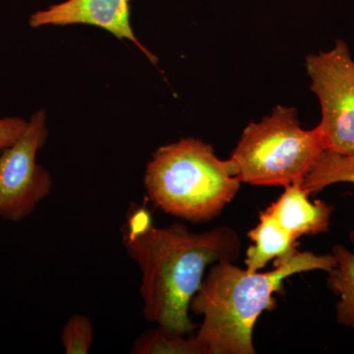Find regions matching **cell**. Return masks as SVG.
<instances>
[{"instance_id": "1", "label": "cell", "mask_w": 354, "mask_h": 354, "mask_svg": "<svg viewBox=\"0 0 354 354\" xmlns=\"http://www.w3.org/2000/svg\"><path fill=\"white\" fill-rule=\"evenodd\" d=\"M125 250L141 272L140 295L148 322L172 335L194 334L190 304L209 266L234 262L241 242L232 228L193 232L183 223L155 227L150 211L133 204L122 227Z\"/></svg>"}, {"instance_id": "2", "label": "cell", "mask_w": 354, "mask_h": 354, "mask_svg": "<svg viewBox=\"0 0 354 354\" xmlns=\"http://www.w3.org/2000/svg\"><path fill=\"white\" fill-rule=\"evenodd\" d=\"M337 265L334 254L318 255L298 250L274 261V269L250 272L234 262L212 265L190 304V311L203 316L193 334L202 354H254L253 330L266 310L276 306L274 293L288 277L300 272H329Z\"/></svg>"}, {"instance_id": "3", "label": "cell", "mask_w": 354, "mask_h": 354, "mask_svg": "<svg viewBox=\"0 0 354 354\" xmlns=\"http://www.w3.org/2000/svg\"><path fill=\"white\" fill-rule=\"evenodd\" d=\"M144 185L147 197L158 209L203 223L220 215L236 196L241 181L230 158L221 160L202 140L184 138L153 153Z\"/></svg>"}, {"instance_id": "4", "label": "cell", "mask_w": 354, "mask_h": 354, "mask_svg": "<svg viewBox=\"0 0 354 354\" xmlns=\"http://www.w3.org/2000/svg\"><path fill=\"white\" fill-rule=\"evenodd\" d=\"M324 151L318 128L304 129L297 109L278 106L249 123L230 160L241 183L286 187L302 183Z\"/></svg>"}, {"instance_id": "5", "label": "cell", "mask_w": 354, "mask_h": 354, "mask_svg": "<svg viewBox=\"0 0 354 354\" xmlns=\"http://www.w3.org/2000/svg\"><path fill=\"white\" fill-rule=\"evenodd\" d=\"M311 91L320 102L318 128L324 149L354 155V62L348 44L335 41L329 51L306 57Z\"/></svg>"}, {"instance_id": "6", "label": "cell", "mask_w": 354, "mask_h": 354, "mask_svg": "<svg viewBox=\"0 0 354 354\" xmlns=\"http://www.w3.org/2000/svg\"><path fill=\"white\" fill-rule=\"evenodd\" d=\"M46 113L32 114L17 141L0 153V218L19 221L31 216L50 194L53 178L37 162V153L48 140Z\"/></svg>"}, {"instance_id": "7", "label": "cell", "mask_w": 354, "mask_h": 354, "mask_svg": "<svg viewBox=\"0 0 354 354\" xmlns=\"http://www.w3.org/2000/svg\"><path fill=\"white\" fill-rule=\"evenodd\" d=\"M131 0H66L30 16L32 28L44 26L88 25L101 28L120 41L134 44L153 65L158 57L135 36L130 23Z\"/></svg>"}, {"instance_id": "8", "label": "cell", "mask_w": 354, "mask_h": 354, "mask_svg": "<svg viewBox=\"0 0 354 354\" xmlns=\"http://www.w3.org/2000/svg\"><path fill=\"white\" fill-rule=\"evenodd\" d=\"M285 188L281 197L265 209L279 227L295 241L304 235L327 232L334 207L321 200L310 201L308 192L300 183Z\"/></svg>"}, {"instance_id": "9", "label": "cell", "mask_w": 354, "mask_h": 354, "mask_svg": "<svg viewBox=\"0 0 354 354\" xmlns=\"http://www.w3.org/2000/svg\"><path fill=\"white\" fill-rule=\"evenodd\" d=\"M333 254L337 265L328 272V286L339 297L337 304V322L354 329V253L335 245Z\"/></svg>"}, {"instance_id": "10", "label": "cell", "mask_w": 354, "mask_h": 354, "mask_svg": "<svg viewBox=\"0 0 354 354\" xmlns=\"http://www.w3.org/2000/svg\"><path fill=\"white\" fill-rule=\"evenodd\" d=\"M354 184V155H342L324 151L301 186L309 195L317 194L335 183ZM354 242V232L351 236Z\"/></svg>"}, {"instance_id": "11", "label": "cell", "mask_w": 354, "mask_h": 354, "mask_svg": "<svg viewBox=\"0 0 354 354\" xmlns=\"http://www.w3.org/2000/svg\"><path fill=\"white\" fill-rule=\"evenodd\" d=\"M133 354H202L193 335H172L157 328L147 330L133 344Z\"/></svg>"}, {"instance_id": "12", "label": "cell", "mask_w": 354, "mask_h": 354, "mask_svg": "<svg viewBox=\"0 0 354 354\" xmlns=\"http://www.w3.org/2000/svg\"><path fill=\"white\" fill-rule=\"evenodd\" d=\"M94 342L92 321L82 314H74L64 326L62 344L66 354H88Z\"/></svg>"}, {"instance_id": "13", "label": "cell", "mask_w": 354, "mask_h": 354, "mask_svg": "<svg viewBox=\"0 0 354 354\" xmlns=\"http://www.w3.org/2000/svg\"><path fill=\"white\" fill-rule=\"evenodd\" d=\"M28 120L20 118H0V148L6 149L17 141L27 127Z\"/></svg>"}, {"instance_id": "14", "label": "cell", "mask_w": 354, "mask_h": 354, "mask_svg": "<svg viewBox=\"0 0 354 354\" xmlns=\"http://www.w3.org/2000/svg\"><path fill=\"white\" fill-rule=\"evenodd\" d=\"M2 150H3V149L0 148V153L2 152Z\"/></svg>"}]
</instances>
